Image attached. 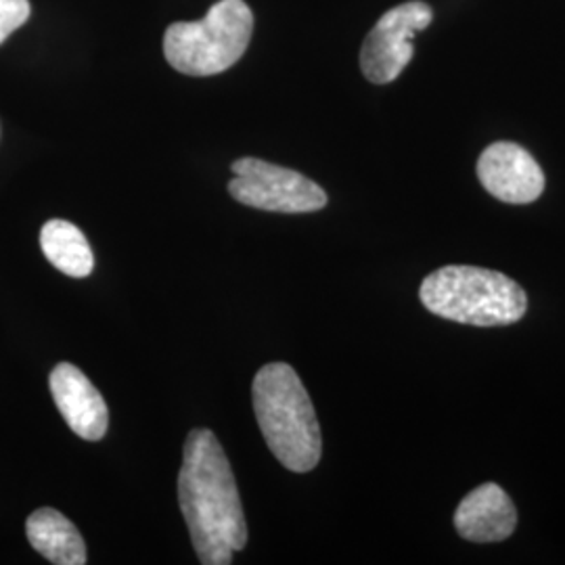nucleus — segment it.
<instances>
[{
  "label": "nucleus",
  "instance_id": "1",
  "mask_svg": "<svg viewBox=\"0 0 565 565\" xmlns=\"http://www.w3.org/2000/svg\"><path fill=\"white\" fill-rule=\"evenodd\" d=\"M179 501L191 543L203 565H228L247 543L242 497L224 448L210 429L186 436Z\"/></svg>",
  "mask_w": 565,
  "mask_h": 565
},
{
  "label": "nucleus",
  "instance_id": "2",
  "mask_svg": "<svg viewBox=\"0 0 565 565\" xmlns=\"http://www.w3.org/2000/svg\"><path fill=\"white\" fill-rule=\"evenodd\" d=\"M256 419L277 461L306 473L321 461L323 440L312 401L298 373L285 363L263 366L252 385Z\"/></svg>",
  "mask_w": 565,
  "mask_h": 565
},
{
  "label": "nucleus",
  "instance_id": "3",
  "mask_svg": "<svg viewBox=\"0 0 565 565\" xmlns=\"http://www.w3.org/2000/svg\"><path fill=\"white\" fill-rule=\"evenodd\" d=\"M419 298L431 315L473 327L518 323L527 310V296L518 282L478 266L434 270L422 282Z\"/></svg>",
  "mask_w": 565,
  "mask_h": 565
},
{
  "label": "nucleus",
  "instance_id": "4",
  "mask_svg": "<svg viewBox=\"0 0 565 565\" xmlns=\"http://www.w3.org/2000/svg\"><path fill=\"white\" fill-rule=\"evenodd\" d=\"M254 32V13L243 0H218L202 21H177L166 30L168 63L186 76H216L242 60Z\"/></svg>",
  "mask_w": 565,
  "mask_h": 565
},
{
  "label": "nucleus",
  "instance_id": "5",
  "mask_svg": "<svg viewBox=\"0 0 565 565\" xmlns=\"http://www.w3.org/2000/svg\"><path fill=\"white\" fill-rule=\"evenodd\" d=\"M231 170L235 177L228 182V193L243 205L281 214L319 212L327 205L323 189L296 170L258 158H242Z\"/></svg>",
  "mask_w": 565,
  "mask_h": 565
},
{
  "label": "nucleus",
  "instance_id": "6",
  "mask_svg": "<svg viewBox=\"0 0 565 565\" xmlns=\"http://www.w3.org/2000/svg\"><path fill=\"white\" fill-rule=\"evenodd\" d=\"M431 21L434 11L424 0H408L384 13L361 49L364 78L373 84L396 81L415 55V34Z\"/></svg>",
  "mask_w": 565,
  "mask_h": 565
},
{
  "label": "nucleus",
  "instance_id": "7",
  "mask_svg": "<svg viewBox=\"0 0 565 565\" xmlns=\"http://www.w3.org/2000/svg\"><path fill=\"white\" fill-rule=\"evenodd\" d=\"M478 179L499 202H536L545 191V174L539 162L515 142H492L478 160Z\"/></svg>",
  "mask_w": 565,
  "mask_h": 565
},
{
  "label": "nucleus",
  "instance_id": "8",
  "mask_svg": "<svg viewBox=\"0 0 565 565\" xmlns=\"http://www.w3.org/2000/svg\"><path fill=\"white\" fill-rule=\"evenodd\" d=\"M49 385L70 429L82 440H102L109 425V411L99 390L88 382L81 369L70 363L57 364L49 377Z\"/></svg>",
  "mask_w": 565,
  "mask_h": 565
},
{
  "label": "nucleus",
  "instance_id": "9",
  "mask_svg": "<svg viewBox=\"0 0 565 565\" xmlns=\"http://www.w3.org/2000/svg\"><path fill=\"white\" fill-rule=\"evenodd\" d=\"M455 525L465 541L501 543L515 532L518 511L501 486L482 484L457 507Z\"/></svg>",
  "mask_w": 565,
  "mask_h": 565
},
{
  "label": "nucleus",
  "instance_id": "10",
  "mask_svg": "<svg viewBox=\"0 0 565 565\" xmlns=\"http://www.w3.org/2000/svg\"><path fill=\"white\" fill-rule=\"evenodd\" d=\"M25 534L30 545L51 564H86V545L78 527L57 509L42 507L34 511L25 522Z\"/></svg>",
  "mask_w": 565,
  "mask_h": 565
},
{
  "label": "nucleus",
  "instance_id": "11",
  "mask_svg": "<svg viewBox=\"0 0 565 565\" xmlns=\"http://www.w3.org/2000/svg\"><path fill=\"white\" fill-rule=\"evenodd\" d=\"M42 254L60 273L84 279L95 268V256L76 224L67 221H49L41 231Z\"/></svg>",
  "mask_w": 565,
  "mask_h": 565
},
{
  "label": "nucleus",
  "instance_id": "12",
  "mask_svg": "<svg viewBox=\"0 0 565 565\" xmlns=\"http://www.w3.org/2000/svg\"><path fill=\"white\" fill-rule=\"evenodd\" d=\"M30 20V0H0V44Z\"/></svg>",
  "mask_w": 565,
  "mask_h": 565
}]
</instances>
